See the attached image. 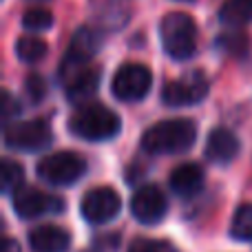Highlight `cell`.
<instances>
[{
    "mask_svg": "<svg viewBox=\"0 0 252 252\" xmlns=\"http://www.w3.org/2000/svg\"><path fill=\"white\" fill-rule=\"evenodd\" d=\"M195 139L197 126L192 120H164L142 135V148L151 155H175V153L188 151L195 144Z\"/></svg>",
    "mask_w": 252,
    "mask_h": 252,
    "instance_id": "cell-1",
    "label": "cell"
},
{
    "mask_svg": "<svg viewBox=\"0 0 252 252\" xmlns=\"http://www.w3.org/2000/svg\"><path fill=\"white\" fill-rule=\"evenodd\" d=\"M122 124L111 109L102 104L80 106L69 120V130L87 142H106L120 133Z\"/></svg>",
    "mask_w": 252,
    "mask_h": 252,
    "instance_id": "cell-2",
    "label": "cell"
},
{
    "mask_svg": "<svg viewBox=\"0 0 252 252\" xmlns=\"http://www.w3.org/2000/svg\"><path fill=\"white\" fill-rule=\"evenodd\" d=\"M164 51L173 60H188L195 56L197 49V27L192 18L184 11L166 13L159 25Z\"/></svg>",
    "mask_w": 252,
    "mask_h": 252,
    "instance_id": "cell-3",
    "label": "cell"
},
{
    "mask_svg": "<svg viewBox=\"0 0 252 252\" xmlns=\"http://www.w3.org/2000/svg\"><path fill=\"white\" fill-rule=\"evenodd\" d=\"M87 170V161L71 151H60L47 155L38 161V175L47 184L53 186H69V184L78 182Z\"/></svg>",
    "mask_w": 252,
    "mask_h": 252,
    "instance_id": "cell-4",
    "label": "cell"
},
{
    "mask_svg": "<svg viewBox=\"0 0 252 252\" xmlns=\"http://www.w3.org/2000/svg\"><path fill=\"white\" fill-rule=\"evenodd\" d=\"M53 135L44 120H27V122H11L4 128V144L13 151H42L51 144Z\"/></svg>",
    "mask_w": 252,
    "mask_h": 252,
    "instance_id": "cell-5",
    "label": "cell"
},
{
    "mask_svg": "<svg viewBox=\"0 0 252 252\" xmlns=\"http://www.w3.org/2000/svg\"><path fill=\"white\" fill-rule=\"evenodd\" d=\"M153 87V75L144 64H122L113 75V95L122 102H139L148 95Z\"/></svg>",
    "mask_w": 252,
    "mask_h": 252,
    "instance_id": "cell-6",
    "label": "cell"
},
{
    "mask_svg": "<svg viewBox=\"0 0 252 252\" xmlns=\"http://www.w3.org/2000/svg\"><path fill=\"white\" fill-rule=\"evenodd\" d=\"M208 78L201 71H192L179 80H170L161 91V100L168 106H190L204 100L208 95Z\"/></svg>",
    "mask_w": 252,
    "mask_h": 252,
    "instance_id": "cell-7",
    "label": "cell"
},
{
    "mask_svg": "<svg viewBox=\"0 0 252 252\" xmlns=\"http://www.w3.org/2000/svg\"><path fill=\"white\" fill-rule=\"evenodd\" d=\"M120 210H122V199H120V195L113 188H106V186L89 190L82 197V201H80L82 217L89 223H95V226L115 219L120 215Z\"/></svg>",
    "mask_w": 252,
    "mask_h": 252,
    "instance_id": "cell-8",
    "label": "cell"
},
{
    "mask_svg": "<svg viewBox=\"0 0 252 252\" xmlns=\"http://www.w3.org/2000/svg\"><path fill=\"white\" fill-rule=\"evenodd\" d=\"M64 204L60 197L47 195L38 188L22 186L18 192H13V210L20 219H38L49 213H62Z\"/></svg>",
    "mask_w": 252,
    "mask_h": 252,
    "instance_id": "cell-9",
    "label": "cell"
},
{
    "mask_svg": "<svg viewBox=\"0 0 252 252\" xmlns=\"http://www.w3.org/2000/svg\"><path fill=\"white\" fill-rule=\"evenodd\" d=\"M166 210H168V201L166 195L153 184H146L139 190H135V195L130 197V213L139 223H157L164 219Z\"/></svg>",
    "mask_w": 252,
    "mask_h": 252,
    "instance_id": "cell-10",
    "label": "cell"
},
{
    "mask_svg": "<svg viewBox=\"0 0 252 252\" xmlns=\"http://www.w3.org/2000/svg\"><path fill=\"white\" fill-rule=\"evenodd\" d=\"M102 47V33L95 29H89V27H82L73 33L69 42V49H66L64 62H62V71H71L78 69V66L87 64Z\"/></svg>",
    "mask_w": 252,
    "mask_h": 252,
    "instance_id": "cell-11",
    "label": "cell"
},
{
    "mask_svg": "<svg viewBox=\"0 0 252 252\" xmlns=\"http://www.w3.org/2000/svg\"><path fill=\"white\" fill-rule=\"evenodd\" d=\"M239 155V139L228 128H215L206 139V157L215 164H228Z\"/></svg>",
    "mask_w": 252,
    "mask_h": 252,
    "instance_id": "cell-12",
    "label": "cell"
},
{
    "mask_svg": "<svg viewBox=\"0 0 252 252\" xmlns=\"http://www.w3.org/2000/svg\"><path fill=\"white\" fill-rule=\"evenodd\" d=\"M29 246L33 252H66L71 237L60 226H38L29 232Z\"/></svg>",
    "mask_w": 252,
    "mask_h": 252,
    "instance_id": "cell-13",
    "label": "cell"
},
{
    "mask_svg": "<svg viewBox=\"0 0 252 252\" xmlns=\"http://www.w3.org/2000/svg\"><path fill=\"white\" fill-rule=\"evenodd\" d=\"M97 87H100V71L82 69L66 84V100H69L71 104H75L78 109L80 106H87L89 100L97 93Z\"/></svg>",
    "mask_w": 252,
    "mask_h": 252,
    "instance_id": "cell-14",
    "label": "cell"
},
{
    "mask_svg": "<svg viewBox=\"0 0 252 252\" xmlns=\"http://www.w3.org/2000/svg\"><path fill=\"white\" fill-rule=\"evenodd\" d=\"M170 188L179 197H192L204 188V170L199 164H182L170 173Z\"/></svg>",
    "mask_w": 252,
    "mask_h": 252,
    "instance_id": "cell-15",
    "label": "cell"
},
{
    "mask_svg": "<svg viewBox=\"0 0 252 252\" xmlns=\"http://www.w3.org/2000/svg\"><path fill=\"white\" fill-rule=\"evenodd\" d=\"M219 20L226 27H244L252 22V0H226L219 9Z\"/></svg>",
    "mask_w": 252,
    "mask_h": 252,
    "instance_id": "cell-16",
    "label": "cell"
},
{
    "mask_svg": "<svg viewBox=\"0 0 252 252\" xmlns=\"http://www.w3.org/2000/svg\"><path fill=\"white\" fill-rule=\"evenodd\" d=\"M16 56L27 64H35L47 56V44L35 35H22L16 42Z\"/></svg>",
    "mask_w": 252,
    "mask_h": 252,
    "instance_id": "cell-17",
    "label": "cell"
},
{
    "mask_svg": "<svg viewBox=\"0 0 252 252\" xmlns=\"http://www.w3.org/2000/svg\"><path fill=\"white\" fill-rule=\"evenodd\" d=\"M230 235L237 241H252V204H244L237 208L230 223Z\"/></svg>",
    "mask_w": 252,
    "mask_h": 252,
    "instance_id": "cell-18",
    "label": "cell"
},
{
    "mask_svg": "<svg viewBox=\"0 0 252 252\" xmlns=\"http://www.w3.org/2000/svg\"><path fill=\"white\" fill-rule=\"evenodd\" d=\"M22 179H25V170H22V166L13 159H2V166H0L2 190L4 192H18L22 188Z\"/></svg>",
    "mask_w": 252,
    "mask_h": 252,
    "instance_id": "cell-19",
    "label": "cell"
},
{
    "mask_svg": "<svg viewBox=\"0 0 252 252\" xmlns=\"http://www.w3.org/2000/svg\"><path fill=\"white\" fill-rule=\"evenodd\" d=\"M53 25V13L47 11V9H29L22 16V27L29 31H44Z\"/></svg>",
    "mask_w": 252,
    "mask_h": 252,
    "instance_id": "cell-20",
    "label": "cell"
},
{
    "mask_svg": "<svg viewBox=\"0 0 252 252\" xmlns=\"http://www.w3.org/2000/svg\"><path fill=\"white\" fill-rule=\"evenodd\" d=\"M128 252H177L168 241H155V239H135L130 244Z\"/></svg>",
    "mask_w": 252,
    "mask_h": 252,
    "instance_id": "cell-21",
    "label": "cell"
},
{
    "mask_svg": "<svg viewBox=\"0 0 252 252\" xmlns=\"http://www.w3.org/2000/svg\"><path fill=\"white\" fill-rule=\"evenodd\" d=\"M18 113H20L18 100L9 91H2V104H0V118H2V122L9 126L13 118H18Z\"/></svg>",
    "mask_w": 252,
    "mask_h": 252,
    "instance_id": "cell-22",
    "label": "cell"
},
{
    "mask_svg": "<svg viewBox=\"0 0 252 252\" xmlns=\"http://www.w3.org/2000/svg\"><path fill=\"white\" fill-rule=\"evenodd\" d=\"M25 91L31 102H40L44 97V93H47V84H44V80L40 75H29L25 82Z\"/></svg>",
    "mask_w": 252,
    "mask_h": 252,
    "instance_id": "cell-23",
    "label": "cell"
},
{
    "mask_svg": "<svg viewBox=\"0 0 252 252\" xmlns=\"http://www.w3.org/2000/svg\"><path fill=\"white\" fill-rule=\"evenodd\" d=\"M0 252H20V248H18V244L13 239H9V237H4L2 244H0Z\"/></svg>",
    "mask_w": 252,
    "mask_h": 252,
    "instance_id": "cell-24",
    "label": "cell"
},
{
    "mask_svg": "<svg viewBox=\"0 0 252 252\" xmlns=\"http://www.w3.org/2000/svg\"><path fill=\"white\" fill-rule=\"evenodd\" d=\"M31 2H47V0H31Z\"/></svg>",
    "mask_w": 252,
    "mask_h": 252,
    "instance_id": "cell-25",
    "label": "cell"
}]
</instances>
